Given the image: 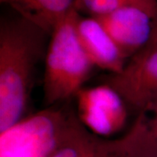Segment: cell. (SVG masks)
<instances>
[{
    "label": "cell",
    "instance_id": "6da1fadb",
    "mask_svg": "<svg viewBox=\"0 0 157 157\" xmlns=\"http://www.w3.org/2000/svg\"><path fill=\"white\" fill-rule=\"evenodd\" d=\"M51 35L17 16L0 23V133L22 120L35 67Z\"/></svg>",
    "mask_w": 157,
    "mask_h": 157
},
{
    "label": "cell",
    "instance_id": "7a4b0ae2",
    "mask_svg": "<svg viewBox=\"0 0 157 157\" xmlns=\"http://www.w3.org/2000/svg\"><path fill=\"white\" fill-rule=\"evenodd\" d=\"M74 6L57 25L45 50L44 98L52 105L76 96L94 67L76 32Z\"/></svg>",
    "mask_w": 157,
    "mask_h": 157
},
{
    "label": "cell",
    "instance_id": "3957f363",
    "mask_svg": "<svg viewBox=\"0 0 157 157\" xmlns=\"http://www.w3.org/2000/svg\"><path fill=\"white\" fill-rule=\"evenodd\" d=\"M68 114L45 109L0 133V157H50Z\"/></svg>",
    "mask_w": 157,
    "mask_h": 157
},
{
    "label": "cell",
    "instance_id": "277c9868",
    "mask_svg": "<svg viewBox=\"0 0 157 157\" xmlns=\"http://www.w3.org/2000/svg\"><path fill=\"white\" fill-rule=\"evenodd\" d=\"M135 150L132 128L119 138L107 139L91 132L76 115L70 113L50 157H135Z\"/></svg>",
    "mask_w": 157,
    "mask_h": 157
},
{
    "label": "cell",
    "instance_id": "5b68a950",
    "mask_svg": "<svg viewBox=\"0 0 157 157\" xmlns=\"http://www.w3.org/2000/svg\"><path fill=\"white\" fill-rule=\"evenodd\" d=\"M107 84L117 92L128 106L143 112L157 97V49L141 50Z\"/></svg>",
    "mask_w": 157,
    "mask_h": 157
},
{
    "label": "cell",
    "instance_id": "8992f818",
    "mask_svg": "<svg viewBox=\"0 0 157 157\" xmlns=\"http://www.w3.org/2000/svg\"><path fill=\"white\" fill-rule=\"evenodd\" d=\"M78 119L94 134L106 138L119 132L127 121V104L105 84L80 90L76 94Z\"/></svg>",
    "mask_w": 157,
    "mask_h": 157
},
{
    "label": "cell",
    "instance_id": "52a82bcc",
    "mask_svg": "<svg viewBox=\"0 0 157 157\" xmlns=\"http://www.w3.org/2000/svg\"><path fill=\"white\" fill-rule=\"evenodd\" d=\"M130 59L149 43L155 18L140 8L126 7L94 17Z\"/></svg>",
    "mask_w": 157,
    "mask_h": 157
},
{
    "label": "cell",
    "instance_id": "ba28073f",
    "mask_svg": "<svg viewBox=\"0 0 157 157\" xmlns=\"http://www.w3.org/2000/svg\"><path fill=\"white\" fill-rule=\"evenodd\" d=\"M75 26L80 44L94 66L112 74L123 69L128 59L95 17H83L78 12Z\"/></svg>",
    "mask_w": 157,
    "mask_h": 157
},
{
    "label": "cell",
    "instance_id": "9c48e42d",
    "mask_svg": "<svg viewBox=\"0 0 157 157\" xmlns=\"http://www.w3.org/2000/svg\"><path fill=\"white\" fill-rule=\"evenodd\" d=\"M51 35L75 6L76 0H0Z\"/></svg>",
    "mask_w": 157,
    "mask_h": 157
},
{
    "label": "cell",
    "instance_id": "30bf717a",
    "mask_svg": "<svg viewBox=\"0 0 157 157\" xmlns=\"http://www.w3.org/2000/svg\"><path fill=\"white\" fill-rule=\"evenodd\" d=\"M75 7L83 8L90 16H101L126 7L140 8L157 19V0H76Z\"/></svg>",
    "mask_w": 157,
    "mask_h": 157
},
{
    "label": "cell",
    "instance_id": "8fae6325",
    "mask_svg": "<svg viewBox=\"0 0 157 157\" xmlns=\"http://www.w3.org/2000/svg\"><path fill=\"white\" fill-rule=\"evenodd\" d=\"M143 112L146 114L148 129L153 137L157 141V97Z\"/></svg>",
    "mask_w": 157,
    "mask_h": 157
},
{
    "label": "cell",
    "instance_id": "7c38bea8",
    "mask_svg": "<svg viewBox=\"0 0 157 157\" xmlns=\"http://www.w3.org/2000/svg\"><path fill=\"white\" fill-rule=\"evenodd\" d=\"M153 49H157V19L155 23V27L153 31L151 39L149 41V43L146 45V47H144L142 50H153Z\"/></svg>",
    "mask_w": 157,
    "mask_h": 157
}]
</instances>
